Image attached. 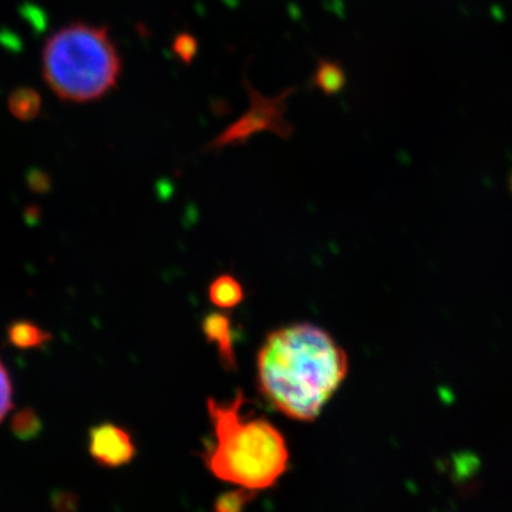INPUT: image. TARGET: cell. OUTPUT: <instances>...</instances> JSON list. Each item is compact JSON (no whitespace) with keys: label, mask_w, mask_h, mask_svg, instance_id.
I'll use <instances>...</instances> for the list:
<instances>
[{"label":"cell","mask_w":512,"mask_h":512,"mask_svg":"<svg viewBox=\"0 0 512 512\" xmlns=\"http://www.w3.org/2000/svg\"><path fill=\"white\" fill-rule=\"evenodd\" d=\"M10 429H12L13 436L18 437L19 440H35L43 431V421L35 409L26 407V409L13 414Z\"/></svg>","instance_id":"obj_9"},{"label":"cell","mask_w":512,"mask_h":512,"mask_svg":"<svg viewBox=\"0 0 512 512\" xmlns=\"http://www.w3.org/2000/svg\"><path fill=\"white\" fill-rule=\"evenodd\" d=\"M42 73L59 99L90 103L103 99L117 86L121 59L109 30L76 22L46 40Z\"/></svg>","instance_id":"obj_3"},{"label":"cell","mask_w":512,"mask_h":512,"mask_svg":"<svg viewBox=\"0 0 512 512\" xmlns=\"http://www.w3.org/2000/svg\"><path fill=\"white\" fill-rule=\"evenodd\" d=\"M40 107H42V99L36 90L23 89L15 90L9 97V109L13 116L18 117L20 120H32L39 114Z\"/></svg>","instance_id":"obj_8"},{"label":"cell","mask_w":512,"mask_h":512,"mask_svg":"<svg viewBox=\"0 0 512 512\" xmlns=\"http://www.w3.org/2000/svg\"><path fill=\"white\" fill-rule=\"evenodd\" d=\"M510 188H511V192H512V175H511V180H510Z\"/></svg>","instance_id":"obj_13"},{"label":"cell","mask_w":512,"mask_h":512,"mask_svg":"<svg viewBox=\"0 0 512 512\" xmlns=\"http://www.w3.org/2000/svg\"><path fill=\"white\" fill-rule=\"evenodd\" d=\"M28 181L30 187H32V190L39 192H45L47 188H49L50 184L49 180H47L46 174L39 173V171L32 173Z\"/></svg>","instance_id":"obj_12"},{"label":"cell","mask_w":512,"mask_h":512,"mask_svg":"<svg viewBox=\"0 0 512 512\" xmlns=\"http://www.w3.org/2000/svg\"><path fill=\"white\" fill-rule=\"evenodd\" d=\"M8 340L18 349H39L52 340V335L30 320H16L8 328Z\"/></svg>","instance_id":"obj_6"},{"label":"cell","mask_w":512,"mask_h":512,"mask_svg":"<svg viewBox=\"0 0 512 512\" xmlns=\"http://www.w3.org/2000/svg\"><path fill=\"white\" fill-rule=\"evenodd\" d=\"M244 404L242 390L231 402H217L211 397L207 400L214 441L205 450V464L222 481L249 490H265L284 476L288 446L271 421L245 416Z\"/></svg>","instance_id":"obj_2"},{"label":"cell","mask_w":512,"mask_h":512,"mask_svg":"<svg viewBox=\"0 0 512 512\" xmlns=\"http://www.w3.org/2000/svg\"><path fill=\"white\" fill-rule=\"evenodd\" d=\"M13 407V384L8 367L0 360V423Z\"/></svg>","instance_id":"obj_11"},{"label":"cell","mask_w":512,"mask_h":512,"mask_svg":"<svg viewBox=\"0 0 512 512\" xmlns=\"http://www.w3.org/2000/svg\"><path fill=\"white\" fill-rule=\"evenodd\" d=\"M90 456L103 467H123L136 456L133 437L114 423H101L89 433Z\"/></svg>","instance_id":"obj_4"},{"label":"cell","mask_w":512,"mask_h":512,"mask_svg":"<svg viewBox=\"0 0 512 512\" xmlns=\"http://www.w3.org/2000/svg\"><path fill=\"white\" fill-rule=\"evenodd\" d=\"M210 301L220 309H234L245 298L244 288L231 275H221L210 286Z\"/></svg>","instance_id":"obj_7"},{"label":"cell","mask_w":512,"mask_h":512,"mask_svg":"<svg viewBox=\"0 0 512 512\" xmlns=\"http://www.w3.org/2000/svg\"><path fill=\"white\" fill-rule=\"evenodd\" d=\"M255 491L249 488L228 491L215 501V512H244L245 507L254 500Z\"/></svg>","instance_id":"obj_10"},{"label":"cell","mask_w":512,"mask_h":512,"mask_svg":"<svg viewBox=\"0 0 512 512\" xmlns=\"http://www.w3.org/2000/svg\"><path fill=\"white\" fill-rule=\"evenodd\" d=\"M349 373L342 346L313 323H293L266 336L256 356V387L279 413L318 419Z\"/></svg>","instance_id":"obj_1"},{"label":"cell","mask_w":512,"mask_h":512,"mask_svg":"<svg viewBox=\"0 0 512 512\" xmlns=\"http://www.w3.org/2000/svg\"><path fill=\"white\" fill-rule=\"evenodd\" d=\"M202 332L208 343L217 346L218 357L225 370L237 369L235 357V332L232 320L225 313L214 312L202 320Z\"/></svg>","instance_id":"obj_5"}]
</instances>
